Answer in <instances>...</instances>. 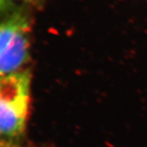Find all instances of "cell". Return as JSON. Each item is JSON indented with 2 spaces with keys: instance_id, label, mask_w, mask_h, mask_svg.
I'll return each instance as SVG.
<instances>
[{
  "instance_id": "277c9868",
  "label": "cell",
  "mask_w": 147,
  "mask_h": 147,
  "mask_svg": "<svg viewBox=\"0 0 147 147\" xmlns=\"http://www.w3.org/2000/svg\"><path fill=\"white\" fill-rule=\"evenodd\" d=\"M9 141L10 140L7 139L0 134V147H11Z\"/></svg>"
},
{
  "instance_id": "5b68a950",
  "label": "cell",
  "mask_w": 147,
  "mask_h": 147,
  "mask_svg": "<svg viewBox=\"0 0 147 147\" xmlns=\"http://www.w3.org/2000/svg\"><path fill=\"white\" fill-rule=\"evenodd\" d=\"M25 1H34V0H25Z\"/></svg>"
},
{
  "instance_id": "7a4b0ae2",
  "label": "cell",
  "mask_w": 147,
  "mask_h": 147,
  "mask_svg": "<svg viewBox=\"0 0 147 147\" xmlns=\"http://www.w3.org/2000/svg\"><path fill=\"white\" fill-rule=\"evenodd\" d=\"M29 57V22L14 12L0 23V78L21 70Z\"/></svg>"
},
{
  "instance_id": "6da1fadb",
  "label": "cell",
  "mask_w": 147,
  "mask_h": 147,
  "mask_svg": "<svg viewBox=\"0 0 147 147\" xmlns=\"http://www.w3.org/2000/svg\"><path fill=\"white\" fill-rule=\"evenodd\" d=\"M31 75L21 69L0 78V134L15 141L26 127Z\"/></svg>"
},
{
  "instance_id": "3957f363",
  "label": "cell",
  "mask_w": 147,
  "mask_h": 147,
  "mask_svg": "<svg viewBox=\"0 0 147 147\" xmlns=\"http://www.w3.org/2000/svg\"><path fill=\"white\" fill-rule=\"evenodd\" d=\"M10 4V0H0V15L9 9Z\"/></svg>"
}]
</instances>
